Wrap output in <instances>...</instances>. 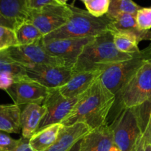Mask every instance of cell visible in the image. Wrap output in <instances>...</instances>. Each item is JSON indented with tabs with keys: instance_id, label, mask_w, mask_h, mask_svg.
Returning <instances> with one entry per match:
<instances>
[{
	"instance_id": "cell-27",
	"label": "cell",
	"mask_w": 151,
	"mask_h": 151,
	"mask_svg": "<svg viewBox=\"0 0 151 151\" xmlns=\"http://www.w3.org/2000/svg\"><path fill=\"white\" fill-rule=\"evenodd\" d=\"M139 27L143 30L151 29V7H142L136 16Z\"/></svg>"
},
{
	"instance_id": "cell-11",
	"label": "cell",
	"mask_w": 151,
	"mask_h": 151,
	"mask_svg": "<svg viewBox=\"0 0 151 151\" xmlns=\"http://www.w3.org/2000/svg\"><path fill=\"white\" fill-rule=\"evenodd\" d=\"M25 69L29 79L50 89L64 86L74 74L70 68L55 65H37Z\"/></svg>"
},
{
	"instance_id": "cell-6",
	"label": "cell",
	"mask_w": 151,
	"mask_h": 151,
	"mask_svg": "<svg viewBox=\"0 0 151 151\" xmlns=\"http://www.w3.org/2000/svg\"><path fill=\"white\" fill-rule=\"evenodd\" d=\"M151 58V45L131 58L116 62L105 68L100 75V79L105 86L115 96L118 95L120 90L146 59Z\"/></svg>"
},
{
	"instance_id": "cell-8",
	"label": "cell",
	"mask_w": 151,
	"mask_h": 151,
	"mask_svg": "<svg viewBox=\"0 0 151 151\" xmlns=\"http://www.w3.org/2000/svg\"><path fill=\"white\" fill-rule=\"evenodd\" d=\"M94 37L64 39L44 40L43 46L50 55L63 61L64 66L73 69L78 58L87 44Z\"/></svg>"
},
{
	"instance_id": "cell-24",
	"label": "cell",
	"mask_w": 151,
	"mask_h": 151,
	"mask_svg": "<svg viewBox=\"0 0 151 151\" xmlns=\"http://www.w3.org/2000/svg\"><path fill=\"white\" fill-rule=\"evenodd\" d=\"M142 7L133 0H110L107 16L111 19L123 13L137 15Z\"/></svg>"
},
{
	"instance_id": "cell-9",
	"label": "cell",
	"mask_w": 151,
	"mask_h": 151,
	"mask_svg": "<svg viewBox=\"0 0 151 151\" xmlns=\"http://www.w3.org/2000/svg\"><path fill=\"white\" fill-rule=\"evenodd\" d=\"M79 98L80 96L73 98H67L60 94L58 88L50 89L43 103L46 108L45 115L41 119L35 133L50 125L61 123L62 121L70 113Z\"/></svg>"
},
{
	"instance_id": "cell-30",
	"label": "cell",
	"mask_w": 151,
	"mask_h": 151,
	"mask_svg": "<svg viewBox=\"0 0 151 151\" xmlns=\"http://www.w3.org/2000/svg\"><path fill=\"white\" fill-rule=\"evenodd\" d=\"M29 9L40 8L48 4H59L56 0H27Z\"/></svg>"
},
{
	"instance_id": "cell-28",
	"label": "cell",
	"mask_w": 151,
	"mask_h": 151,
	"mask_svg": "<svg viewBox=\"0 0 151 151\" xmlns=\"http://www.w3.org/2000/svg\"><path fill=\"white\" fill-rule=\"evenodd\" d=\"M19 139H14L4 132L0 131V151H13Z\"/></svg>"
},
{
	"instance_id": "cell-7",
	"label": "cell",
	"mask_w": 151,
	"mask_h": 151,
	"mask_svg": "<svg viewBox=\"0 0 151 151\" xmlns=\"http://www.w3.org/2000/svg\"><path fill=\"white\" fill-rule=\"evenodd\" d=\"M71 13L70 4H48L40 8L29 9L27 20L45 36L64 25Z\"/></svg>"
},
{
	"instance_id": "cell-21",
	"label": "cell",
	"mask_w": 151,
	"mask_h": 151,
	"mask_svg": "<svg viewBox=\"0 0 151 151\" xmlns=\"http://www.w3.org/2000/svg\"><path fill=\"white\" fill-rule=\"evenodd\" d=\"M15 32L19 46L32 44L44 38V35L39 29L27 20L19 24L16 27Z\"/></svg>"
},
{
	"instance_id": "cell-31",
	"label": "cell",
	"mask_w": 151,
	"mask_h": 151,
	"mask_svg": "<svg viewBox=\"0 0 151 151\" xmlns=\"http://www.w3.org/2000/svg\"><path fill=\"white\" fill-rule=\"evenodd\" d=\"M13 151H34L29 144V139L24 138L23 137L19 139L18 144Z\"/></svg>"
},
{
	"instance_id": "cell-36",
	"label": "cell",
	"mask_w": 151,
	"mask_h": 151,
	"mask_svg": "<svg viewBox=\"0 0 151 151\" xmlns=\"http://www.w3.org/2000/svg\"><path fill=\"white\" fill-rule=\"evenodd\" d=\"M111 151H120V150H119V149H118V147H116V146L114 145V147H112L111 150Z\"/></svg>"
},
{
	"instance_id": "cell-19",
	"label": "cell",
	"mask_w": 151,
	"mask_h": 151,
	"mask_svg": "<svg viewBox=\"0 0 151 151\" xmlns=\"http://www.w3.org/2000/svg\"><path fill=\"white\" fill-rule=\"evenodd\" d=\"M29 8L27 0H0V13L17 24L27 21Z\"/></svg>"
},
{
	"instance_id": "cell-32",
	"label": "cell",
	"mask_w": 151,
	"mask_h": 151,
	"mask_svg": "<svg viewBox=\"0 0 151 151\" xmlns=\"http://www.w3.org/2000/svg\"><path fill=\"white\" fill-rule=\"evenodd\" d=\"M0 27H9L15 30L17 27V24L14 21L6 18L0 13Z\"/></svg>"
},
{
	"instance_id": "cell-1",
	"label": "cell",
	"mask_w": 151,
	"mask_h": 151,
	"mask_svg": "<svg viewBox=\"0 0 151 151\" xmlns=\"http://www.w3.org/2000/svg\"><path fill=\"white\" fill-rule=\"evenodd\" d=\"M116 102V96L102 83L100 77L86 91L80 96L70 113L62 121L63 126L78 122L88 125L91 130L107 123V117Z\"/></svg>"
},
{
	"instance_id": "cell-25",
	"label": "cell",
	"mask_w": 151,
	"mask_h": 151,
	"mask_svg": "<svg viewBox=\"0 0 151 151\" xmlns=\"http://www.w3.org/2000/svg\"><path fill=\"white\" fill-rule=\"evenodd\" d=\"M85 4L86 10L96 17L107 14L110 0H81Z\"/></svg>"
},
{
	"instance_id": "cell-17",
	"label": "cell",
	"mask_w": 151,
	"mask_h": 151,
	"mask_svg": "<svg viewBox=\"0 0 151 151\" xmlns=\"http://www.w3.org/2000/svg\"><path fill=\"white\" fill-rule=\"evenodd\" d=\"M137 15L123 13L112 19L110 26L111 32L129 33L137 38L138 41H151V31L143 30L139 27L136 19Z\"/></svg>"
},
{
	"instance_id": "cell-4",
	"label": "cell",
	"mask_w": 151,
	"mask_h": 151,
	"mask_svg": "<svg viewBox=\"0 0 151 151\" xmlns=\"http://www.w3.org/2000/svg\"><path fill=\"white\" fill-rule=\"evenodd\" d=\"M114 145L120 151H137L145 128L142 106L120 108L111 125Z\"/></svg>"
},
{
	"instance_id": "cell-13",
	"label": "cell",
	"mask_w": 151,
	"mask_h": 151,
	"mask_svg": "<svg viewBox=\"0 0 151 151\" xmlns=\"http://www.w3.org/2000/svg\"><path fill=\"white\" fill-rule=\"evenodd\" d=\"M114 145L113 131L106 123L91 130L81 139L80 151H111Z\"/></svg>"
},
{
	"instance_id": "cell-20",
	"label": "cell",
	"mask_w": 151,
	"mask_h": 151,
	"mask_svg": "<svg viewBox=\"0 0 151 151\" xmlns=\"http://www.w3.org/2000/svg\"><path fill=\"white\" fill-rule=\"evenodd\" d=\"M62 126L61 123L55 124L35 133L29 139V144L32 150L45 151L48 149L56 141Z\"/></svg>"
},
{
	"instance_id": "cell-35",
	"label": "cell",
	"mask_w": 151,
	"mask_h": 151,
	"mask_svg": "<svg viewBox=\"0 0 151 151\" xmlns=\"http://www.w3.org/2000/svg\"><path fill=\"white\" fill-rule=\"evenodd\" d=\"M68 0H56L58 3L59 4H61V5H65V4H67L66 2H67Z\"/></svg>"
},
{
	"instance_id": "cell-16",
	"label": "cell",
	"mask_w": 151,
	"mask_h": 151,
	"mask_svg": "<svg viewBox=\"0 0 151 151\" xmlns=\"http://www.w3.org/2000/svg\"><path fill=\"white\" fill-rule=\"evenodd\" d=\"M21 112L22 137L29 139L36 132L38 127L46 113L44 105L31 103L22 106Z\"/></svg>"
},
{
	"instance_id": "cell-14",
	"label": "cell",
	"mask_w": 151,
	"mask_h": 151,
	"mask_svg": "<svg viewBox=\"0 0 151 151\" xmlns=\"http://www.w3.org/2000/svg\"><path fill=\"white\" fill-rule=\"evenodd\" d=\"M91 131V128L83 122L70 126L63 125L56 141L45 151H69Z\"/></svg>"
},
{
	"instance_id": "cell-18",
	"label": "cell",
	"mask_w": 151,
	"mask_h": 151,
	"mask_svg": "<svg viewBox=\"0 0 151 151\" xmlns=\"http://www.w3.org/2000/svg\"><path fill=\"white\" fill-rule=\"evenodd\" d=\"M22 108L16 104H0V131L19 134L21 128Z\"/></svg>"
},
{
	"instance_id": "cell-3",
	"label": "cell",
	"mask_w": 151,
	"mask_h": 151,
	"mask_svg": "<svg viewBox=\"0 0 151 151\" xmlns=\"http://www.w3.org/2000/svg\"><path fill=\"white\" fill-rule=\"evenodd\" d=\"M70 7L72 13L66 23L44 36V40L95 37L110 29L112 19L107 15L96 17L74 4H70Z\"/></svg>"
},
{
	"instance_id": "cell-33",
	"label": "cell",
	"mask_w": 151,
	"mask_h": 151,
	"mask_svg": "<svg viewBox=\"0 0 151 151\" xmlns=\"http://www.w3.org/2000/svg\"><path fill=\"white\" fill-rule=\"evenodd\" d=\"M145 128L147 131V134L150 138L151 145V100L148 101V109H147V119H145Z\"/></svg>"
},
{
	"instance_id": "cell-15",
	"label": "cell",
	"mask_w": 151,
	"mask_h": 151,
	"mask_svg": "<svg viewBox=\"0 0 151 151\" xmlns=\"http://www.w3.org/2000/svg\"><path fill=\"white\" fill-rule=\"evenodd\" d=\"M103 71H87L75 72L69 81L58 88L60 94L67 98L81 96L100 77Z\"/></svg>"
},
{
	"instance_id": "cell-29",
	"label": "cell",
	"mask_w": 151,
	"mask_h": 151,
	"mask_svg": "<svg viewBox=\"0 0 151 151\" xmlns=\"http://www.w3.org/2000/svg\"><path fill=\"white\" fill-rule=\"evenodd\" d=\"M137 151H151V145L147 131L144 128L142 134L139 140Z\"/></svg>"
},
{
	"instance_id": "cell-10",
	"label": "cell",
	"mask_w": 151,
	"mask_h": 151,
	"mask_svg": "<svg viewBox=\"0 0 151 151\" xmlns=\"http://www.w3.org/2000/svg\"><path fill=\"white\" fill-rule=\"evenodd\" d=\"M43 38L32 44L16 46L6 50L12 59L25 67L42 64L64 66L61 60L47 53L43 46Z\"/></svg>"
},
{
	"instance_id": "cell-23",
	"label": "cell",
	"mask_w": 151,
	"mask_h": 151,
	"mask_svg": "<svg viewBox=\"0 0 151 151\" xmlns=\"http://www.w3.org/2000/svg\"><path fill=\"white\" fill-rule=\"evenodd\" d=\"M0 75H9L18 78H27L26 69L10 57L7 50L0 51Z\"/></svg>"
},
{
	"instance_id": "cell-12",
	"label": "cell",
	"mask_w": 151,
	"mask_h": 151,
	"mask_svg": "<svg viewBox=\"0 0 151 151\" xmlns=\"http://www.w3.org/2000/svg\"><path fill=\"white\" fill-rule=\"evenodd\" d=\"M50 91V88L27 78L12 84L5 91L14 104L22 107L31 103L43 105Z\"/></svg>"
},
{
	"instance_id": "cell-26",
	"label": "cell",
	"mask_w": 151,
	"mask_h": 151,
	"mask_svg": "<svg viewBox=\"0 0 151 151\" xmlns=\"http://www.w3.org/2000/svg\"><path fill=\"white\" fill-rule=\"evenodd\" d=\"M19 46L14 29L6 27H0V51Z\"/></svg>"
},
{
	"instance_id": "cell-22",
	"label": "cell",
	"mask_w": 151,
	"mask_h": 151,
	"mask_svg": "<svg viewBox=\"0 0 151 151\" xmlns=\"http://www.w3.org/2000/svg\"><path fill=\"white\" fill-rule=\"evenodd\" d=\"M114 36V43L119 52L130 55H134L140 52L137 38L129 33L111 32Z\"/></svg>"
},
{
	"instance_id": "cell-34",
	"label": "cell",
	"mask_w": 151,
	"mask_h": 151,
	"mask_svg": "<svg viewBox=\"0 0 151 151\" xmlns=\"http://www.w3.org/2000/svg\"><path fill=\"white\" fill-rule=\"evenodd\" d=\"M81 140H80L78 142H77L76 144H75V145H74L73 147H72L69 151H80V147H81Z\"/></svg>"
},
{
	"instance_id": "cell-2",
	"label": "cell",
	"mask_w": 151,
	"mask_h": 151,
	"mask_svg": "<svg viewBox=\"0 0 151 151\" xmlns=\"http://www.w3.org/2000/svg\"><path fill=\"white\" fill-rule=\"evenodd\" d=\"M133 56L121 52L116 48L113 33L109 30L95 36L85 46L72 70L74 73L103 71L112 63L131 58Z\"/></svg>"
},
{
	"instance_id": "cell-5",
	"label": "cell",
	"mask_w": 151,
	"mask_h": 151,
	"mask_svg": "<svg viewBox=\"0 0 151 151\" xmlns=\"http://www.w3.org/2000/svg\"><path fill=\"white\" fill-rule=\"evenodd\" d=\"M120 108L141 106L151 100V58L146 59L120 90Z\"/></svg>"
}]
</instances>
